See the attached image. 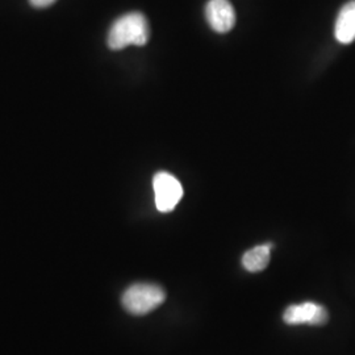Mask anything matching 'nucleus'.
I'll use <instances>...</instances> for the list:
<instances>
[{
    "label": "nucleus",
    "mask_w": 355,
    "mask_h": 355,
    "mask_svg": "<svg viewBox=\"0 0 355 355\" xmlns=\"http://www.w3.org/2000/svg\"><path fill=\"white\" fill-rule=\"evenodd\" d=\"M150 36L149 23L140 12L123 15L114 21L108 32V46L112 51H121L129 45L144 46Z\"/></svg>",
    "instance_id": "1"
},
{
    "label": "nucleus",
    "mask_w": 355,
    "mask_h": 355,
    "mask_svg": "<svg viewBox=\"0 0 355 355\" xmlns=\"http://www.w3.org/2000/svg\"><path fill=\"white\" fill-rule=\"evenodd\" d=\"M165 299V291L159 286L152 283H137L124 292L121 302L129 313L142 316L158 308Z\"/></svg>",
    "instance_id": "2"
},
{
    "label": "nucleus",
    "mask_w": 355,
    "mask_h": 355,
    "mask_svg": "<svg viewBox=\"0 0 355 355\" xmlns=\"http://www.w3.org/2000/svg\"><path fill=\"white\" fill-rule=\"evenodd\" d=\"M157 209L162 214L171 212L183 198V187L177 178L165 171L157 173L153 179Z\"/></svg>",
    "instance_id": "3"
},
{
    "label": "nucleus",
    "mask_w": 355,
    "mask_h": 355,
    "mask_svg": "<svg viewBox=\"0 0 355 355\" xmlns=\"http://www.w3.org/2000/svg\"><path fill=\"white\" fill-rule=\"evenodd\" d=\"M328 318V311L322 305L312 302L291 305L286 309L283 315V320L288 325H324Z\"/></svg>",
    "instance_id": "4"
},
{
    "label": "nucleus",
    "mask_w": 355,
    "mask_h": 355,
    "mask_svg": "<svg viewBox=\"0 0 355 355\" xmlns=\"http://www.w3.org/2000/svg\"><path fill=\"white\" fill-rule=\"evenodd\" d=\"M205 17L217 33H227L236 24V12L229 0H209L205 6Z\"/></svg>",
    "instance_id": "5"
},
{
    "label": "nucleus",
    "mask_w": 355,
    "mask_h": 355,
    "mask_svg": "<svg viewBox=\"0 0 355 355\" xmlns=\"http://www.w3.org/2000/svg\"><path fill=\"white\" fill-rule=\"evenodd\" d=\"M334 35L341 44H350L355 40V0L346 3L337 16Z\"/></svg>",
    "instance_id": "6"
},
{
    "label": "nucleus",
    "mask_w": 355,
    "mask_h": 355,
    "mask_svg": "<svg viewBox=\"0 0 355 355\" xmlns=\"http://www.w3.org/2000/svg\"><path fill=\"white\" fill-rule=\"evenodd\" d=\"M271 249L272 245L266 243L248 250L242 257V265L250 272H258L265 270L270 262Z\"/></svg>",
    "instance_id": "7"
},
{
    "label": "nucleus",
    "mask_w": 355,
    "mask_h": 355,
    "mask_svg": "<svg viewBox=\"0 0 355 355\" xmlns=\"http://www.w3.org/2000/svg\"><path fill=\"white\" fill-rule=\"evenodd\" d=\"M31 4L36 8H45V7H49L51 6L55 0H29Z\"/></svg>",
    "instance_id": "8"
}]
</instances>
